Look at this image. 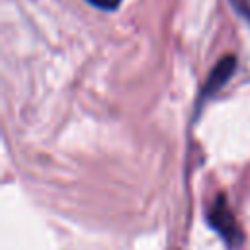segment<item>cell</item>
Segmentation results:
<instances>
[{"label": "cell", "instance_id": "cell-1", "mask_svg": "<svg viewBox=\"0 0 250 250\" xmlns=\"http://www.w3.org/2000/svg\"><path fill=\"white\" fill-rule=\"evenodd\" d=\"M207 223L221 234V238L225 240V244L232 250H236L244 236H242V230L236 223V217L232 215L229 203H227V197L223 193L215 195L211 207L207 209Z\"/></svg>", "mask_w": 250, "mask_h": 250}, {"label": "cell", "instance_id": "cell-2", "mask_svg": "<svg viewBox=\"0 0 250 250\" xmlns=\"http://www.w3.org/2000/svg\"><path fill=\"white\" fill-rule=\"evenodd\" d=\"M234 68H236V57H232V55L223 57V59L213 66V70L209 72V76H207V80H205V86H203V90H201V100H205L207 96L219 92V90L229 82V78L232 76Z\"/></svg>", "mask_w": 250, "mask_h": 250}, {"label": "cell", "instance_id": "cell-3", "mask_svg": "<svg viewBox=\"0 0 250 250\" xmlns=\"http://www.w3.org/2000/svg\"><path fill=\"white\" fill-rule=\"evenodd\" d=\"M90 4H94L96 8H100V10H115L119 4H121V0H88Z\"/></svg>", "mask_w": 250, "mask_h": 250}]
</instances>
